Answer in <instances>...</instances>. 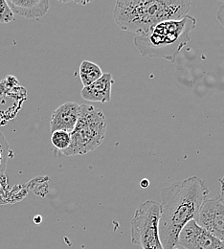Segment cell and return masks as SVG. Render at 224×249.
I'll use <instances>...</instances> for the list:
<instances>
[{
	"label": "cell",
	"mask_w": 224,
	"mask_h": 249,
	"mask_svg": "<svg viewBox=\"0 0 224 249\" xmlns=\"http://www.w3.org/2000/svg\"><path fill=\"white\" fill-rule=\"evenodd\" d=\"M209 188L198 177L172 183L161 192L159 237L164 249H173L184 226L195 220L207 199Z\"/></svg>",
	"instance_id": "obj_1"
},
{
	"label": "cell",
	"mask_w": 224,
	"mask_h": 249,
	"mask_svg": "<svg viewBox=\"0 0 224 249\" xmlns=\"http://www.w3.org/2000/svg\"><path fill=\"white\" fill-rule=\"evenodd\" d=\"M191 6L189 0H118L113 19L121 30L144 36L161 22L183 18Z\"/></svg>",
	"instance_id": "obj_2"
},
{
	"label": "cell",
	"mask_w": 224,
	"mask_h": 249,
	"mask_svg": "<svg viewBox=\"0 0 224 249\" xmlns=\"http://www.w3.org/2000/svg\"><path fill=\"white\" fill-rule=\"evenodd\" d=\"M195 25L196 19L187 15L179 20L161 22L147 35L136 36L133 43L143 57L174 62Z\"/></svg>",
	"instance_id": "obj_3"
},
{
	"label": "cell",
	"mask_w": 224,
	"mask_h": 249,
	"mask_svg": "<svg viewBox=\"0 0 224 249\" xmlns=\"http://www.w3.org/2000/svg\"><path fill=\"white\" fill-rule=\"evenodd\" d=\"M106 133V121L103 111L89 105H80L79 117L70 133L71 143L62 152L65 156H84L96 150Z\"/></svg>",
	"instance_id": "obj_4"
},
{
	"label": "cell",
	"mask_w": 224,
	"mask_h": 249,
	"mask_svg": "<svg viewBox=\"0 0 224 249\" xmlns=\"http://www.w3.org/2000/svg\"><path fill=\"white\" fill-rule=\"evenodd\" d=\"M160 204L155 200L143 202L130 222L131 244L143 249H164L159 237Z\"/></svg>",
	"instance_id": "obj_5"
},
{
	"label": "cell",
	"mask_w": 224,
	"mask_h": 249,
	"mask_svg": "<svg viewBox=\"0 0 224 249\" xmlns=\"http://www.w3.org/2000/svg\"><path fill=\"white\" fill-rule=\"evenodd\" d=\"M195 222L224 244V204L219 196L205 200Z\"/></svg>",
	"instance_id": "obj_6"
},
{
	"label": "cell",
	"mask_w": 224,
	"mask_h": 249,
	"mask_svg": "<svg viewBox=\"0 0 224 249\" xmlns=\"http://www.w3.org/2000/svg\"><path fill=\"white\" fill-rule=\"evenodd\" d=\"M177 245L184 249H224V244L200 227L195 220L187 223L181 230Z\"/></svg>",
	"instance_id": "obj_7"
},
{
	"label": "cell",
	"mask_w": 224,
	"mask_h": 249,
	"mask_svg": "<svg viewBox=\"0 0 224 249\" xmlns=\"http://www.w3.org/2000/svg\"><path fill=\"white\" fill-rule=\"evenodd\" d=\"M79 107L80 105L75 102H66L57 107L50 119L51 132L64 130L71 133L78 121Z\"/></svg>",
	"instance_id": "obj_8"
},
{
	"label": "cell",
	"mask_w": 224,
	"mask_h": 249,
	"mask_svg": "<svg viewBox=\"0 0 224 249\" xmlns=\"http://www.w3.org/2000/svg\"><path fill=\"white\" fill-rule=\"evenodd\" d=\"M114 80L110 73H103L102 77L88 87H85L81 96L83 99L89 102L108 103L111 100V89Z\"/></svg>",
	"instance_id": "obj_9"
},
{
	"label": "cell",
	"mask_w": 224,
	"mask_h": 249,
	"mask_svg": "<svg viewBox=\"0 0 224 249\" xmlns=\"http://www.w3.org/2000/svg\"><path fill=\"white\" fill-rule=\"evenodd\" d=\"M14 15L26 18L43 17L49 10L48 0H7Z\"/></svg>",
	"instance_id": "obj_10"
},
{
	"label": "cell",
	"mask_w": 224,
	"mask_h": 249,
	"mask_svg": "<svg viewBox=\"0 0 224 249\" xmlns=\"http://www.w3.org/2000/svg\"><path fill=\"white\" fill-rule=\"evenodd\" d=\"M79 71L84 88L90 86L91 84L96 82L97 80H99L103 75L101 67L96 63L89 61H84L82 62Z\"/></svg>",
	"instance_id": "obj_11"
},
{
	"label": "cell",
	"mask_w": 224,
	"mask_h": 249,
	"mask_svg": "<svg viewBox=\"0 0 224 249\" xmlns=\"http://www.w3.org/2000/svg\"><path fill=\"white\" fill-rule=\"evenodd\" d=\"M51 142L57 150H59L60 152H64L71 143L70 133L64 130L54 131L51 135Z\"/></svg>",
	"instance_id": "obj_12"
},
{
	"label": "cell",
	"mask_w": 224,
	"mask_h": 249,
	"mask_svg": "<svg viewBox=\"0 0 224 249\" xmlns=\"http://www.w3.org/2000/svg\"><path fill=\"white\" fill-rule=\"evenodd\" d=\"M15 20L14 14L7 2L0 0V23H9Z\"/></svg>",
	"instance_id": "obj_13"
},
{
	"label": "cell",
	"mask_w": 224,
	"mask_h": 249,
	"mask_svg": "<svg viewBox=\"0 0 224 249\" xmlns=\"http://www.w3.org/2000/svg\"><path fill=\"white\" fill-rule=\"evenodd\" d=\"M7 151H8V144L5 141L3 135L0 133V174L4 172Z\"/></svg>",
	"instance_id": "obj_14"
},
{
	"label": "cell",
	"mask_w": 224,
	"mask_h": 249,
	"mask_svg": "<svg viewBox=\"0 0 224 249\" xmlns=\"http://www.w3.org/2000/svg\"><path fill=\"white\" fill-rule=\"evenodd\" d=\"M217 18L219 22L224 27V3L220 7L218 13H217Z\"/></svg>",
	"instance_id": "obj_15"
},
{
	"label": "cell",
	"mask_w": 224,
	"mask_h": 249,
	"mask_svg": "<svg viewBox=\"0 0 224 249\" xmlns=\"http://www.w3.org/2000/svg\"><path fill=\"white\" fill-rule=\"evenodd\" d=\"M220 183H221V193L219 195V197L221 199V201L224 204V176L223 178L220 179Z\"/></svg>",
	"instance_id": "obj_16"
},
{
	"label": "cell",
	"mask_w": 224,
	"mask_h": 249,
	"mask_svg": "<svg viewBox=\"0 0 224 249\" xmlns=\"http://www.w3.org/2000/svg\"><path fill=\"white\" fill-rule=\"evenodd\" d=\"M139 186L141 187V188H148V187L150 186V181L148 180V179H146V178H144V179H142L140 182H139Z\"/></svg>",
	"instance_id": "obj_17"
},
{
	"label": "cell",
	"mask_w": 224,
	"mask_h": 249,
	"mask_svg": "<svg viewBox=\"0 0 224 249\" xmlns=\"http://www.w3.org/2000/svg\"><path fill=\"white\" fill-rule=\"evenodd\" d=\"M41 220H42V218H41L40 216H35V217L34 218V221L35 224H39V223L41 222Z\"/></svg>",
	"instance_id": "obj_18"
},
{
	"label": "cell",
	"mask_w": 224,
	"mask_h": 249,
	"mask_svg": "<svg viewBox=\"0 0 224 249\" xmlns=\"http://www.w3.org/2000/svg\"><path fill=\"white\" fill-rule=\"evenodd\" d=\"M183 249V248H181V247H180V246H178V245H176V247H175V248H174V249Z\"/></svg>",
	"instance_id": "obj_19"
}]
</instances>
